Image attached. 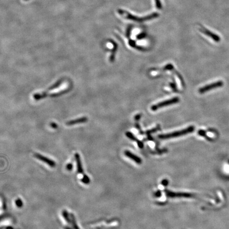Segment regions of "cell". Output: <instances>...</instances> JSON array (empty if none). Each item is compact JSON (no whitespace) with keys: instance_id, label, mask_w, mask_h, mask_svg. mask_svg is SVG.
<instances>
[{"instance_id":"cell-21","label":"cell","mask_w":229,"mask_h":229,"mask_svg":"<svg viewBox=\"0 0 229 229\" xmlns=\"http://www.w3.org/2000/svg\"><path fill=\"white\" fill-rule=\"evenodd\" d=\"M51 126L53 128H56L57 127V124H56V123H51Z\"/></svg>"},{"instance_id":"cell-25","label":"cell","mask_w":229,"mask_h":229,"mask_svg":"<svg viewBox=\"0 0 229 229\" xmlns=\"http://www.w3.org/2000/svg\"><path fill=\"white\" fill-rule=\"evenodd\" d=\"M64 229H71V228L68 226H65L64 227Z\"/></svg>"},{"instance_id":"cell-9","label":"cell","mask_w":229,"mask_h":229,"mask_svg":"<svg viewBox=\"0 0 229 229\" xmlns=\"http://www.w3.org/2000/svg\"><path fill=\"white\" fill-rule=\"evenodd\" d=\"M62 215L64 217V218L65 219V221H66L68 223H71V220L69 217V214L68 213L66 210H63L62 212Z\"/></svg>"},{"instance_id":"cell-8","label":"cell","mask_w":229,"mask_h":229,"mask_svg":"<svg viewBox=\"0 0 229 229\" xmlns=\"http://www.w3.org/2000/svg\"><path fill=\"white\" fill-rule=\"evenodd\" d=\"M75 158L77 163V172L79 173H83V170L82 168V163L80 159V155L76 153L75 154Z\"/></svg>"},{"instance_id":"cell-26","label":"cell","mask_w":229,"mask_h":229,"mask_svg":"<svg viewBox=\"0 0 229 229\" xmlns=\"http://www.w3.org/2000/svg\"><path fill=\"white\" fill-rule=\"evenodd\" d=\"M25 1H28V0H25Z\"/></svg>"},{"instance_id":"cell-19","label":"cell","mask_w":229,"mask_h":229,"mask_svg":"<svg viewBox=\"0 0 229 229\" xmlns=\"http://www.w3.org/2000/svg\"><path fill=\"white\" fill-rule=\"evenodd\" d=\"M73 168V165L71 164V163H69L67 166V169L71 171Z\"/></svg>"},{"instance_id":"cell-1","label":"cell","mask_w":229,"mask_h":229,"mask_svg":"<svg viewBox=\"0 0 229 229\" xmlns=\"http://www.w3.org/2000/svg\"><path fill=\"white\" fill-rule=\"evenodd\" d=\"M194 130H195L194 126H191L188 127L187 128L180 130H178V131H176L174 132L159 135L158 137L160 139H168L171 138H175L188 134L190 133H192L194 131Z\"/></svg>"},{"instance_id":"cell-3","label":"cell","mask_w":229,"mask_h":229,"mask_svg":"<svg viewBox=\"0 0 229 229\" xmlns=\"http://www.w3.org/2000/svg\"><path fill=\"white\" fill-rule=\"evenodd\" d=\"M165 192L167 197L170 198H176V197H184V198H192L196 197V195L192 194L188 192H176L169 191L168 190H165Z\"/></svg>"},{"instance_id":"cell-17","label":"cell","mask_w":229,"mask_h":229,"mask_svg":"<svg viewBox=\"0 0 229 229\" xmlns=\"http://www.w3.org/2000/svg\"><path fill=\"white\" fill-rule=\"evenodd\" d=\"M161 184H162V185L163 186H167L168 185V184H169V181L166 179H164V180H163L161 182Z\"/></svg>"},{"instance_id":"cell-15","label":"cell","mask_w":229,"mask_h":229,"mask_svg":"<svg viewBox=\"0 0 229 229\" xmlns=\"http://www.w3.org/2000/svg\"><path fill=\"white\" fill-rule=\"evenodd\" d=\"M198 134H199V135H200L201 136H204V137H205L206 139H207V140H209V141L210 140V139L209 138V137H207V136H206V132H205V131H204V130H198Z\"/></svg>"},{"instance_id":"cell-20","label":"cell","mask_w":229,"mask_h":229,"mask_svg":"<svg viewBox=\"0 0 229 229\" xmlns=\"http://www.w3.org/2000/svg\"><path fill=\"white\" fill-rule=\"evenodd\" d=\"M137 144H138V146H139V148H141V149L143 148L144 145H143V143L142 142H141V141H138V142H137Z\"/></svg>"},{"instance_id":"cell-5","label":"cell","mask_w":229,"mask_h":229,"mask_svg":"<svg viewBox=\"0 0 229 229\" xmlns=\"http://www.w3.org/2000/svg\"><path fill=\"white\" fill-rule=\"evenodd\" d=\"M34 155H35V157L36 158H37V159L41 161L42 162H44L46 163V164L48 165L50 167H51L52 168H54V167H55L56 163L53 160H51V159H50L49 158H47V157H46V156H45L44 155H41L40 154H38V153H35L34 154Z\"/></svg>"},{"instance_id":"cell-12","label":"cell","mask_w":229,"mask_h":229,"mask_svg":"<svg viewBox=\"0 0 229 229\" xmlns=\"http://www.w3.org/2000/svg\"><path fill=\"white\" fill-rule=\"evenodd\" d=\"M126 136L129 138H130V139H131L132 140H133V141H137V142H138V141H137L138 140L134 136V135L133 134H132L131 133H130V132H127L126 133Z\"/></svg>"},{"instance_id":"cell-22","label":"cell","mask_w":229,"mask_h":229,"mask_svg":"<svg viewBox=\"0 0 229 229\" xmlns=\"http://www.w3.org/2000/svg\"><path fill=\"white\" fill-rule=\"evenodd\" d=\"M173 68L172 67V66L171 65H168L166 67V70H171L172 69V68Z\"/></svg>"},{"instance_id":"cell-24","label":"cell","mask_w":229,"mask_h":229,"mask_svg":"<svg viewBox=\"0 0 229 229\" xmlns=\"http://www.w3.org/2000/svg\"><path fill=\"white\" fill-rule=\"evenodd\" d=\"M6 229H13V228L12 227H11V226H9V227H7L6 228Z\"/></svg>"},{"instance_id":"cell-13","label":"cell","mask_w":229,"mask_h":229,"mask_svg":"<svg viewBox=\"0 0 229 229\" xmlns=\"http://www.w3.org/2000/svg\"><path fill=\"white\" fill-rule=\"evenodd\" d=\"M81 181L85 184H88L90 183V178L87 175L85 174V175H84L83 178L82 179Z\"/></svg>"},{"instance_id":"cell-14","label":"cell","mask_w":229,"mask_h":229,"mask_svg":"<svg viewBox=\"0 0 229 229\" xmlns=\"http://www.w3.org/2000/svg\"><path fill=\"white\" fill-rule=\"evenodd\" d=\"M160 126H158L156 127H155V128H154L153 129H151L150 130H148V131H146V133L148 134H150L152 133H155V132L158 131V130H160Z\"/></svg>"},{"instance_id":"cell-6","label":"cell","mask_w":229,"mask_h":229,"mask_svg":"<svg viewBox=\"0 0 229 229\" xmlns=\"http://www.w3.org/2000/svg\"><path fill=\"white\" fill-rule=\"evenodd\" d=\"M124 154L127 157H128V158H129L130 159H132L134 162H135L136 163H137V164L140 165L142 163V159L140 157H138V156L135 155L133 153H132L131 152L126 150L125 151Z\"/></svg>"},{"instance_id":"cell-18","label":"cell","mask_w":229,"mask_h":229,"mask_svg":"<svg viewBox=\"0 0 229 229\" xmlns=\"http://www.w3.org/2000/svg\"><path fill=\"white\" fill-rule=\"evenodd\" d=\"M161 196V192L160 190L157 191L154 194V196H155V197H160Z\"/></svg>"},{"instance_id":"cell-4","label":"cell","mask_w":229,"mask_h":229,"mask_svg":"<svg viewBox=\"0 0 229 229\" xmlns=\"http://www.w3.org/2000/svg\"><path fill=\"white\" fill-rule=\"evenodd\" d=\"M223 86V82L222 81H219L216 82H214L213 83L209 84L208 85H206V86L200 88L199 89L198 91L200 93L203 94L206 92H207V91H209L211 90H213V89L221 87Z\"/></svg>"},{"instance_id":"cell-10","label":"cell","mask_w":229,"mask_h":229,"mask_svg":"<svg viewBox=\"0 0 229 229\" xmlns=\"http://www.w3.org/2000/svg\"><path fill=\"white\" fill-rule=\"evenodd\" d=\"M71 219H72L71 221H72V226H73L74 229H80V228L79 227V226L76 223V222L75 221V217L73 214H71Z\"/></svg>"},{"instance_id":"cell-7","label":"cell","mask_w":229,"mask_h":229,"mask_svg":"<svg viewBox=\"0 0 229 229\" xmlns=\"http://www.w3.org/2000/svg\"><path fill=\"white\" fill-rule=\"evenodd\" d=\"M87 121H88L87 117H83L79 118L77 119H74V120H70L69 122H68L66 123V125H68V126H71V125H74L77 124L85 123V122H86Z\"/></svg>"},{"instance_id":"cell-2","label":"cell","mask_w":229,"mask_h":229,"mask_svg":"<svg viewBox=\"0 0 229 229\" xmlns=\"http://www.w3.org/2000/svg\"><path fill=\"white\" fill-rule=\"evenodd\" d=\"M179 101V98L178 97H174L172 99L165 100L164 101L161 102L156 105H154L151 107V110L152 111H156L160 108H162L163 107H167L169 105H171L173 104H177Z\"/></svg>"},{"instance_id":"cell-23","label":"cell","mask_w":229,"mask_h":229,"mask_svg":"<svg viewBox=\"0 0 229 229\" xmlns=\"http://www.w3.org/2000/svg\"><path fill=\"white\" fill-rule=\"evenodd\" d=\"M140 117H141V115H136V116H135V120H136H136H138V119H140Z\"/></svg>"},{"instance_id":"cell-16","label":"cell","mask_w":229,"mask_h":229,"mask_svg":"<svg viewBox=\"0 0 229 229\" xmlns=\"http://www.w3.org/2000/svg\"><path fill=\"white\" fill-rule=\"evenodd\" d=\"M15 204L18 207H21L23 205V203L22 200H21L20 198H18L15 201Z\"/></svg>"},{"instance_id":"cell-11","label":"cell","mask_w":229,"mask_h":229,"mask_svg":"<svg viewBox=\"0 0 229 229\" xmlns=\"http://www.w3.org/2000/svg\"><path fill=\"white\" fill-rule=\"evenodd\" d=\"M62 82V81L61 80H58L56 83L54 84L52 86H51V87H50V88H49L48 91H50V90H53V89H55V88L58 87L61 85Z\"/></svg>"}]
</instances>
